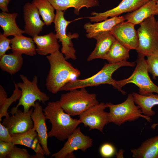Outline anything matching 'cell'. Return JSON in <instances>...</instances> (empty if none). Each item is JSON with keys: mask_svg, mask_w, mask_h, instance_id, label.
<instances>
[{"mask_svg": "<svg viewBox=\"0 0 158 158\" xmlns=\"http://www.w3.org/2000/svg\"><path fill=\"white\" fill-rule=\"evenodd\" d=\"M135 62L127 61L117 63L106 64L102 68L93 75L83 79H77L65 85L60 91H69L88 87L97 86L103 84H108L118 90L116 81L112 78L113 73L119 68L124 66H134Z\"/></svg>", "mask_w": 158, "mask_h": 158, "instance_id": "3957f363", "label": "cell"}, {"mask_svg": "<svg viewBox=\"0 0 158 158\" xmlns=\"http://www.w3.org/2000/svg\"><path fill=\"white\" fill-rule=\"evenodd\" d=\"M15 89L11 96L7 98L5 102L1 107H0V122L1 118L4 116L7 117L9 116L8 112V108L13 102L19 100L21 95V91L18 87L17 83H14Z\"/></svg>", "mask_w": 158, "mask_h": 158, "instance_id": "f546056e", "label": "cell"}, {"mask_svg": "<svg viewBox=\"0 0 158 158\" xmlns=\"http://www.w3.org/2000/svg\"><path fill=\"white\" fill-rule=\"evenodd\" d=\"M125 20L124 16H121L112 17L93 24L90 22L86 23L83 26L87 33L86 36L88 39L94 38L101 32L110 31L116 25Z\"/></svg>", "mask_w": 158, "mask_h": 158, "instance_id": "d6986e66", "label": "cell"}, {"mask_svg": "<svg viewBox=\"0 0 158 158\" xmlns=\"http://www.w3.org/2000/svg\"><path fill=\"white\" fill-rule=\"evenodd\" d=\"M15 145L12 142L0 141V158H7V155L12 150Z\"/></svg>", "mask_w": 158, "mask_h": 158, "instance_id": "e575fe53", "label": "cell"}, {"mask_svg": "<svg viewBox=\"0 0 158 158\" xmlns=\"http://www.w3.org/2000/svg\"><path fill=\"white\" fill-rule=\"evenodd\" d=\"M33 110L32 108L25 112L18 109L13 114L5 117L1 123L7 128L11 135L27 131L33 127L31 117Z\"/></svg>", "mask_w": 158, "mask_h": 158, "instance_id": "7c38bea8", "label": "cell"}, {"mask_svg": "<svg viewBox=\"0 0 158 158\" xmlns=\"http://www.w3.org/2000/svg\"><path fill=\"white\" fill-rule=\"evenodd\" d=\"M31 155L26 149L20 148L15 145L11 152L7 155L8 158H30Z\"/></svg>", "mask_w": 158, "mask_h": 158, "instance_id": "d6a6232c", "label": "cell"}, {"mask_svg": "<svg viewBox=\"0 0 158 158\" xmlns=\"http://www.w3.org/2000/svg\"><path fill=\"white\" fill-rule=\"evenodd\" d=\"M109 108V123H113L120 126L127 122L136 121L141 117L150 122V117L143 114L142 111L134 101L132 94L128 95L126 99L123 102L114 104L110 102L106 104Z\"/></svg>", "mask_w": 158, "mask_h": 158, "instance_id": "8992f818", "label": "cell"}, {"mask_svg": "<svg viewBox=\"0 0 158 158\" xmlns=\"http://www.w3.org/2000/svg\"><path fill=\"white\" fill-rule=\"evenodd\" d=\"M156 5L157 8V12H158V0L156 2ZM157 23L158 24V20L157 21Z\"/></svg>", "mask_w": 158, "mask_h": 158, "instance_id": "ab89813d", "label": "cell"}, {"mask_svg": "<svg viewBox=\"0 0 158 158\" xmlns=\"http://www.w3.org/2000/svg\"><path fill=\"white\" fill-rule=\"evenodd\" d=\"M130 151L133 158H158V135L148 138Z\"/></svg>", "mask_w": 158, "mask_h": 158, "instance_id": "cb8c5ba5", "label": "cell"}, {"mask_svg": "<svg viewBox=\"0 0 158 158\" xmlns=\"http://www.w3.org/2000/svg\"><path fill=\"white\" fill-rule=\"evenodd\" d=\"M134 26L131 23L123 21L116 25L110 31L121 44L130 50H136L138 38Z\"/></svg>", "mask_w": 158, "mask_h": 158, "instance_id": "4fadbf2b", "label": "cell"}, {"mask_svg": "<svg viewBox=\"0 0 158 158\" xmlns=\"http://www.w3.org/2000/svg\"><path fill=\"white\" fill-rule=\"evenodd\" d=\"M11 39L4 36L3 34H0V58L6 54V52L11 49L10 46Z\"/></svg>", "mask_w": 158, "mask_h": 158, "instance_id": "836d02e7", "label": "cell"}, {"mask_svg": "<svg viewBox=\"0 0 158 158\" xmlns=\"http://www.w3.org/2000/svg\"><path fill=\"white\" fill-rule=\"evenodd\" d=\"M139 25L136 50L138 53L147 56L158 51V24L154 16H152Z\"/></svg>", "mask_w": 158, "mask_h": 158, "instance_id": "ba28073f", "label": "cell"}, {"mask_svg": "<svg viewBox=\"0 0 158 158\" xmlns=\"http://www.w3.org/2000/svg\"><path fill=\"white\" fill-rule=\"evenodd\" d=\"M50 64L46 86L47 90L56 94L67 83L77 79L80 71L74 67L59 51L46 57Z\"/></svg>", "mask_w": 158, "mask_h": 158, "instance_id": "6da1fadb", "label": "cell"}, {"mask_svg": "<svg viewBox=\"0 0 158 158\" xmlns=\"http://www.w3.org/2000/svg\"><path fill=\"white\" fill-rule=\"evenodd\" d=\"M64 11L56 10V16L54 21L56 37L59 42H61V52L63 54L66 59H71L75 60L76 59V51L74 47L72 39H77L79 37L77 33L72 34L69 32L67 34L66 29L68 26L71 22L76 20L68 21L66 20L64 16Z\"/></svg>", "mask_w": 158, "mask_h": 158, "instance_id": "9c48e42d", "label": "cell"}, {"mask_svg": "<svg viewBox=\"0 0 158 158\" xmlns=\"http://www.w3.org/2000/svg\"><path fill=\"white\" fill-rule=\"evenodd\" d=\"M59 101L65 112L73 116H79L99 103L96 95L89 93L85 88L71 90L63 94Z\"/></svg>", "mask_w": 158, "mask_h": 158, "instance_id": "5b68a950", "label": "cell"}, {"mask_svg": "<svg viewBox=\"0 0 158 158\" xmlns=\"http://www.w3.org/2000/svg\"><path fill=\"white\" fill-rule=\"evenodd\" d=\"M152 0L154 1H155V2H156L158 0Z\"/></svg>", "mask_w": 158, "mask_h": 158, "instance_id": "60d3db41", "label": "cell"}, {"mask_svg": "<svg viewBox=\"0 0 158 158\" xmlns=\"http://www.w3.org/2000/svg\"><path fill=\"white\" fill-rule=\"evenodd\" d=\"M12 142L14 145H23L31 148L36 138L38 137L37 132L33 128L26 132L11 135Z\"/></svg>", "mask_w": 158, "mask_h": 158, "instance_id": "f1b7e54d", "label": "cell"}, {"mask_svg": "<svg viewBox=\"0 0 158 158\" xmlns=\"http://www.w3.org/2000/svg\"><path fill=\"white\" fill-rule=\"evenodd\" d=\"M11 0H0V9L2 12H8V5Z\"/></svg>", "mask_w": 158, "mask_h": 158, "instance_id": "74e56055", "label": "cell"}, {"mask_svg": "<svg viewBox=\"0 0 158 158\" xmlns=\"http://www.w3.org/2000/svg\"><path fill=\"white\" fill-rule=\"evenodd\" d=\"M147 57L148 72L152 75L153 79H155L158 77V51Z\"/></svg>", "mask_w": 158, "mask_h": 158, "instance_id": "4dcf8cb0", "label": "cell"}, {"mask_svg": "<svg viewBox=\"0 0 158 158\" xmlns=\"http://www.w3.org/2000/svg\"><path fill=\"white\" fill-rule=\"evenodd\" d=\"M23 63L22 55L12 53L4 55L0 58V67L3 71L11 75L19 72Z\"/></svg>", "mask_w": 158, "mask_h": 158, "instance_id": "484cf974", "label": "cell"}, {"mask_svg": "<svg viewBox=\"0 0 158 158\" xmlns=\"http://www.w3.org/2000/svg\"><path fill=\"white\" fill-rule=\"evenodd\" d=\"M35 44L32 38L23 35L14 36L11 41L12 53L30 56H34L37 53Z\"/></svg>", "mask_w": 158, "mask_h": 158, "instance_id": "603a6c76", "label": "cell"}, {"mask_svg": "<svg viewBox=\"0 0 158 158\" xmlns=\"http://www.w3.org/2000/svg\"><path fill=\"white\" fill-rule=\"evenodd\" d=\"M32 38L36 45L37 53L39 55H50L59 51L60 46L58 39L52 32L44 35H36Z\"/></svg>", "mask_w": 158, "mask_h": 158, "instance_id": "ac0fdd59", "label": "cell"}, {"mask_svg": "<svg viewBox=\"0 0 158 158\" xmlns=\"http://www.w3.org/2000/svg\"><path fill=\"white\" fill-rule=\"evenodd\" d=\"M54 9L64 12L70 8H74V13L78 15L83 7L89 8L99 6L98 0H49Z\"/></svg>", "mask_w": 158, "mask_h": 158, "instance_id": "7402d4cb", "label": "cell"}, {"mask_svg": "<svg viewBox=\"0 0 158 158\" xmlns=\"http://www.w3.org/2000/svg\"><path fill=\"white\" fill-rule=\"evenodd\" d=\"M25 33L33 38L42 31L45 24L40 17L38 9L32 2H27L23 6Z\"/></svg>", "mask_w": 158, "mask_h": 158, "instance_id": "9a60e30c", "label": "cell"}, {"mask_svg": "<svg viewBox=\"0 0 158 158\" xmlns=\"http://www.w3.org/2000/svg\"><path fill=\"white\" fill-rule=\"evenodd\" d=\"M144 55L138 53L136 67L132 75L128 78L116 81L118 91L124 95L126 93L122 89L123 87L129 83L135 84L139 88V93L149 95L153 93L158 94V86L154 83L149 76L146 60Z\"/></svg>", "mask_w": 158, "mask_h": 158, "instance_id": "277c9868", "label": "cell"}, {"mask_svg": "<svg viewBox=\"0 0 158 158\" xmlns=\"http://www.w3.org/2000/svg\"><path fill=\"white\" fill-rule=\"evenodd\" d=\"M18 15L17 13H10L2 11L0 13V26L4 36L14 37L25 33L24 30L20 29L17 24L16 19Z\"/></svg>", "mask_w": 158, "mask_h": 158, "instance_id": "d4e9b609", "label": "cell"}, {"mask_svg": "<svg viewBox=\"0 0 158 158\" xmlns=\"http://www.w3.org/2000/svg\"><path fill=\"white\" fill-rule=\"evenodd\" d=\"M7 94L3 87L0 86V107L4 104L7 99Z\"/></svg>", "mask_w": 158, "mask_h": 158, "instance_id": "8d00e7d4", "label": "cell"}, {"mask_svg": "<svg viewBox=\"0 0 158 158\" xmlns=\"http://www.w3.org/2000/svg\"><path fill=\"white\" fill-rule=\"evenodd\" d=\"M20 76L22 82L17 84L21 91V95L18 104L11 109L10 113L11 115L14 114L20 106H23V111L27 112L31 107L35 106L37 101L45 103L49 99V97L45 93L41 91L38 87V78L36 75L33 77L32 81L23 75H20Z\"/></svg>", "mask_w": 158, "mask_h": 158, "instance_id": "52a82bcc", "label": "cell"}, {"mask_svg": "<svg viewBox=\"0 0 158 158\" xmlns=\"http://www.w3.org/2000/svg\"><path fill=\"white\" fill-rule=\"evenodd\" d=\"M158 15L156 2L151 0L137 9L124 16L125 20L135 25L140 24L152 16Z\"/></svg>", "mask_w": 158, "mask_h": 158, "instance_id": "ffe728a7", "label": "cell"}, {"mask_svg": "<svg viewBox=\"0 0 158 158\" xmlns=\"http://www.w3.org/2000/svg\"><path fill=\"white\" fill-rule=\"evenodd\" d=\"M130 50L116 40L103 59L111 63L126 61L129 58Z\"/></svg>", "mask_w": 158, "mask_h": 158, "instance_id": "4316f807", "label": "cell"}, {"mask_svg": "<svg viewBox=\"0 0 158 158\" xmlns=\"http://www.w3.org/2000/svg\"><path fill=\"white\" fill-rule=\"evenodd\" d=\"M99 152L101 156L105 158L112 157L117 153L114 146L109 142L103 143L99 148Z\"/></svg>", "mask_w": 158, "mask_h": 158, "instance_id": "1f68e13d", "label": "cell"}, {"mask_svg": "<svg viewBox=\"0 0 158 158\" xmlns=\"http://www.w3.org/2000/svg\"><path fill=\"white\" fill-rule=\"evenodd\" d=\"M106 104H98L88 108L79 116L81 123L88 127L89 130H97L102 132L104 126L109 123V113L105 111Z\"/></svg>", "mask_w": 158, "mask_h": 158, "instance_id": "8fae6325", "label": "cell"}, {"mask_svg": "<svg viewBox=\"0 0 158 158\" xmlns=\"http://www.w3.org/2000/svg\"><path fill=\"white\" fill-rule=\"evenodd\" d=\"M32 3L37 8L45 25L48 26L54 22L55 9L49 0H32Z\"/></svg>", "mask_w": 158, "mask_h": 158, "instance_id": "83f0119b", "label": "cell"}, {"mask_svg": "<svg viewBox=\"0 0 158 158\" xmlns=\"http://www.w3.org/2000/svg\"><path fill=\"white\" fill-rule=\"evenodd\" d=\"M43 111L51 125L49 137H55L60 141L67 139L81 123L79 119H74L65 112L59 100L49 102Z\"/></svg>", "mask_w": 158, "mask_h": 158, "instance_id": "7a4b0ae2", "label": "cell"}, {"mask_svg": "<svg viewBox=\"0 0 158 158\" xmlns=\"http://www.w3.org/2000/svg\"><path fill=\"white\" fill-rule=\"evenodd\" d=\"M94 39L96 40V46L87 58L88 61L97 59H103L116 40L110 31L101 32Z\"/></svg>", "mask_w": 158, "mask_h": 158, "instance_id": "e0dca14e", "label": "cell"}, {"mask_svg": "<svg viewBox=\"0 0 158 158\" xmlns=\"http://www.w3.org/2000/svg\"><path fill=\"white\" fill-rule=\"evenodd\" d=\"M31 115L33 123V128L37 132L39 142L45 155L49 156L50 152L47 145L49 136L46 123V118L42 106L38 102H36Z\"/></svg>", "mask_w": 158, "mask_h": 158, "instance_id": "2e32d148", "label": "cell"}, {"mask_svg": "<svg viewBox=\"0 0 158 158\" xmlns=\"http://www.w3.org/2000/svg\"><path fill=\"white\" fill-rule=\"evenodd\" d=\"M151 0H122L116 7L104 12L91 13L92 16L88 17L91 22H98L104 20L109 17L118 16L126 12H130L137 9Z\"/></svg>", "mask_w": 158, "mask_h": 158, "instance_id": "5bb4252c", "label": "cell"}, {"mask_svg": "<svg viewBox=\"0 0 158 158\" xmlns=\"http://www.w3.org/2000/svg\"><path fill=\"white\" fill-rule=\"evenodd\" d=\"M44 154L40 152L36 153V154L30 156V158H45Z\"/></svg>", "mask_w": 158, "mask_h": 158, "instance_id": "f35d334b", "label": "cell"}, {"mask_svg": "<svg viewBox=\"0 0 158 158\" xmlns=\"http://www.w3.org/2000/svg\"><path fill=\"white\" fill-rule=\"evenodd\" d=\"M135 104L140 109L144 115L150 117L154 116L155 112L152 110L153 107L158 105V94L153 93L149 95H143L136 92L132 93ZM158 125V123H154L151 126V128L154 129Z\"/></svg>", "mask_w": 158, "mask_h": 158, "instance_id": "44dd1931", "label": "cell"}, {"mask_svg": "<svg viewBox=\"0 0 158 158\" xmlns=\"http://www.w3.org/2000/svg\"><path fill=\"white\" fill-rule=\"evenodd\" d=\"M62 148L53 154L51 157L55 158H75L73 152L78 150L85 152L93 145V140L84 135L78 127L67 139Z\"/></svg>", "mask_w": 158, "mask_h": 158, "instance_id": "30bf717a", "label": "cell"}, {"mask_svg": "<svg viewBox=\"0 0 158 158\" xmlns=\"http://www.w3.org/2000/svg\"><path fill=\"white\" fill-rule=\"evenodd\" d=\"M12 136L7 128L0 122V141L11 142Z\"/></svg>", "mask_w": 158, "mask_h": 158, "instance_id": "d590c367", "label": "cell"}]
</instances>
